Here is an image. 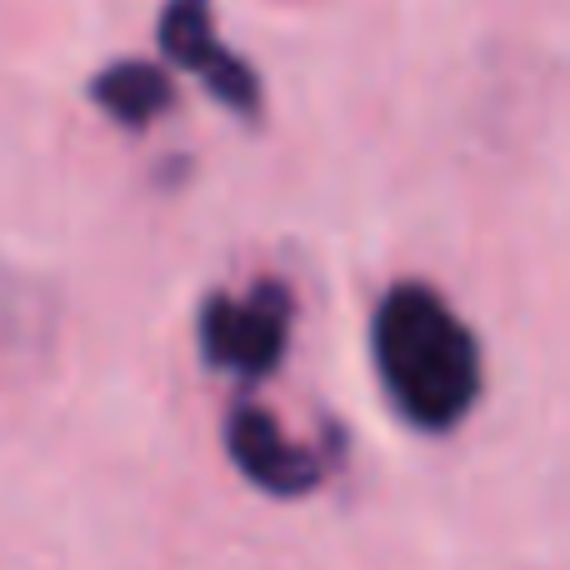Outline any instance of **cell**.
Returning a JSON list of instances; mask_svg holds the SVG:
<instances>
[{
	"mask_svg": "<svg viewBox=\"0 0 570 570\" xmlns=\"http://www.w3.org/2000/svg\"><path fill=\"white\" fill-rule=\"evenodd\" d=\"M371 355L395 411L431 435L455 431L481 401V345L451 301L425 281L385 291L371 321Z\"/></svg>",
	"mask_w": 570,
	"mask_h": 570,
	"instance_id": "cell-1",
	"label": "cell"
},
{
	"mask_svg": "<svg viewBox=\"0 0 570 570\" xmlns=\"http://www.w3.org/2000/svg\"><path fill=\"white\" fill-rule=\"evenodd\" d=\"M295 301L281 281H256L246 295H206L200 305V355L236 381H266L291 341Z\"/></svg>",
	"mask_w": 570,
	"mask_h": 570,
	"instance_id": "cell-2",
	"label": "cell"
},
{
	"mask_svg": "<svg viewBox=\"0 0 570 570\" xmlns=\"http://www.w3.org/2000/svg\"><path fill=\"white\" fill-rule=\"evenodd\" d=\"M160 50H166L176 66L196 70V76L206 80V90L226 110H236V116H246V120L261 116V106H266L261 76L236 50L220 46L216 20H210V0H166V10H160Z\"/></svg>",
	"mask_w": 570,
	"mask_h": 570,
	"instance_id": "cell-3",
	"label": "cell"
},
{
	"mask_svg": "<svg viewBox=\"0 0 570 570\" xmlns=\"http://www.w3.org/2000/svg\"><path fill=\"white\" fill-rule=\"evenodd\" d=\"M226 451L236 461V471L250 485H261L266 495H311L325 481V461L311 445L291 441L276 425V415L256 401H240L226 415Z\"/></svg>",
	"mask_w": 570,
	"mask_h": 570,
	"instance_id": "cell-4",
	"label": "cell"
},
{
	"mask_svg": "<svg viewBox=\"0 0 570 570\" xmlns=\"http://www.w3.org/2000/svg\"><path fill=\"white\" fill-rule=\"evenodd\" d=\"M90 100L120 130H150L160 116L176 110V80L150 60H116L90 80Z\"/></svg>",
	"mask_w": 570,
	"mask_h": 570,
	"instance_id": "cell-5",
	"label": "cell"
}]
</instances>
